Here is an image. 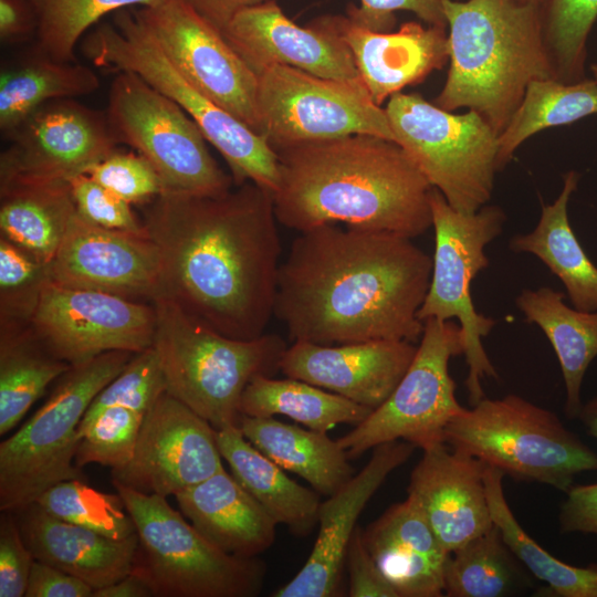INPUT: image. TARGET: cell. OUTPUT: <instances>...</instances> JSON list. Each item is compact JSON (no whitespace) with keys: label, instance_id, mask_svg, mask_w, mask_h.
I'll return each instance as SVG.
<instances>
[{"label":"cell","instance_id":"obj_1","mask_svg":"<svg viewBox=\"0 0 597 597\" xmlns=\"http://www.w3.org/2000/svg\"><path fill=\"white\" fill-rule=\"evenodd\" d=\"M273 193L251 181L219 195L161 192L143 223L160 256V294L229 337L274 315L281 243Z\"/></svg>","mask_w":597,"mask_h":597},{"label":"cell","instance_id":"obj_2","mask_svg":"<svg viewBox=\"0 0 597 597\" xmlns=\"http://www.w3.org/2000/svg\"><path fill=\"white\" fill-rule=\"evenodd\" d=\"M432 258L405 235L322 224L280 264L274 316L293 342L417 343Z\"/></svg>","mask_w":597,"mask_h":597},{"label":"cell","instance_id":"obj_3","mask_svg":"<svg viewBox=\"0 0 597 597\" xmlns=\"http://www.w3.org/2000/svg\"><path fill=\"white\" fill-rule=\"evenodd\" d=\"M275 153L274 211L289 229L342 222L413 239L432 227V186L396 142L354 134Z\"/></svg>","mask_w":597,"mask_h":597},{"label":"cell","instance_id":"obj_4","mask_svg":"<svg viewBox=\"0 0 597 597\" xmlns=\"http://www.w3.org/2000/svg\"><path fill=\"white\" fill-rule=\"evenodd\" d=\"M540 3L443 0L449 71L434 104L467 107L502 133L534 80L557 78Z\"/></svg>","mask_w":597,"mask_h":597},{"label":"cell","instance_id":"obj_5","mask_svg":"<svg viewBox=\"0 0 597 597\" xmlns=\"http://www.w3.org/2000/svg\"><path fill=\"white\" fill-rule=\"evenodd\" d=\"M158 354L167 392L217 430L239 426L248 384L259 375L273 376L286 349L282 337L263 334L253 339L226 336L196 320L175 302H153Z\"/></svg>","mask_w":597,"mask_h":597},{"label":"cell","instance_id":"obj_6","mask_svg":"<svg viewBox=\"0 0 597 597\" xmlns=\"http://www.w3.org/2000/svg\"><path fill=\"white\" fill-rule=\"evenodd\" d=\"M95 66L133 72L176 102L198 125L228 164L237 186L254 182L271 192L279 186V160L268 142L197 90L175 66L136 9L113 13L112 23L95 28L82 43Z\"/></svg>","mask_w":597,"mask_h":597},{"label":"cell","instance_id":"obj_7","mask_svg":"<svg viewBox=\"0 0 597 597\" xmlns=\"http://www.w3.org/2000/svg\"><path fill=\"white\" fill-rule=\"evenodd\" d=\"M444 442L515 480L563 492L577 474L597 470V453L554 412L516 395L463 408L447 426Z\"/></svg>","mask_w":597,"mask_h":597},{"label":"cell","instance_id":"obj_8","mask_svg":"<svg viewBox=\"0 0 597 597\" xmlns=\"http://www.w3.org/2000/svg\"><path fill=\"white\" fill-rule=\"evenodd\" d=\"M134 353L113 350L72 365L48 400L0 443V511H19L59 482L83 479L77 428L96 395Z\"/></svg>","mask_w":597,"mask_h":597},{"label":"cell","instance_id":"obj_9","mask_svg":"<svg viewBox=\"0 0 597 597\" xmlns=\"http://www.w3.org/2000/svg\"><path fill=\"white\" fill-rule=\"evenodd\" d=\"M139 540L135 566L156 597H254L266 566L259 557L223 552L205 537L165 496L113 483Z\"/></svg>","mask_w":597,"mask_h":597},{"label":"cell","instance_id":"obj_10","mask_svg":"<svg viewBox=\"0 0 597 597\" xmlns=\"http://www.w3.org/2000/svg\"><path fill=\"white\" fill-rule=\"evenodd\" d=\"M395 142L457 211L473 213L491 199L499 135L476 112L453 114L401 92L385 108Z\"/></svg>","mask_w":597,"mask_h":597},{"label":"cell","instance_id":"obj_11","mask_svg":"<svg viewBox=\"0 0 597 597\" xmlns=\"http://www.w3.org/2000/svg\"><path fill=\"white\" fill-rule=\"evenodd\" d=\"M434 253L428 292L418 311V318L458 320L461 326L468 376L465 387L471 405L484 397L481 380L498 377L482 338L495 326V321L480 314L471 296V283L489 265L486 245L503 230L505 214L496 206H483L473 213L453 209L432 188L430 197Z\"/></svg>","mask_w":597,"mask_h":597},{"label":"cell","instance_id":"obj_12","mask_svg":"<svg viewBox=\"0 0 597 597\" xmlns=\"http://www.w3.org/2000/svg\"><path fill=\"white\" fill-rule=\"evenodd\" d=\"M106 118L117 144H126L156 170L163 192L219 195L232 177L218 165L191 117L133 72L113 78Z\"/></svg>","mask_w":597,"mask_h":597},{"label":"cell","instance_id":"obj_13","mask_svg":"<svg viewBox=\"0 0 597 597\" xmlns=\"http://www.w3.org/2000/svg\"><path fill=\"white\" fill-rule=\"evenodd\" d=\"M423 324L416 355L390 396L337 440L349 460L394 440L422 450L444 442L447 426L463 410L449 373L451 357L464 352L461 326L437 318Z\"/></svg>","mask_w":597,"mask_h":597},{"label":"cell","instance_id":"obj_14","mask_svg":"<svg viewBox=\"0 0 597 597\" xmlns=\"http://www.w3.org/2000/svg\"><path fill=\"white\" fill-rule=\"evenodd\" d=\"M260 135L280 149L354 134L395 142L387 113L363 81H338L271 65L258 74Z\"/></svg>","mask_w":597,"mask_h":597},{"label":"cell","instance_id":"obj_15","mask_svg":"<svg viewBox=\"0 0 597 597\" xmlns=\"http://www.w3.org/2000/svg\"><path fill=\"white\" fill-rule=\"evenodd\" d=\"M30 326L56 357L77 365L106 352L153 346L156 311L153 303L51 280Z\"/></svg>","mask_w":597,"mask_h":597},{"label":"cell","instance_id":"obj_16","mask_svg":"<svg viewBox=\"0 0 597 597\" xmlns=\"http://www.w3.org/2000/svg\"><path fill=\"white\" fill-rule=\"evenodd\" d=\"M0 155V188L67 181L116 150L106 114L73 98L36 108L9 136Z\"/></svg>","mask_w":597,"mask_h":597},{"label":"cell","instance_id":"obj_17","mask_svg":"<svg viewBox=\"0 0 597 597\" xmlns=\"http://www.w3.org/2000/svg\"><path fill=\"white\" fill-rule=\"evenodd\" d=\"M166 55L212 102L260 135L258 75L186 0L136 9Z\"/></svg>","mask_w":597,"mask_h":597},{"label":"cell","instance_id":"obj_18","mask_svg":"<svg viewBox=\"0 0 597 597\" xmlns=\"http://www.w3.org/2000/svg\"><path fill=\"white\" fill-rule=\"evenodd\" d=\"M217 429L167 391L145 413L133 459L112 482L176 496L223 470Z\"/></svg>","mask_w":597,"mask_h":597},{"label":"cell","instance_id":"obj_19","mask_svg":"<svg viewBox=\"0 0 597 597\" xmlns=\"http://www.w3.org/2000/svg\"><path fill=\"white\" fill-rule=\"evenodd\" d=\"M51 279L153 303L160 294L159 250L149 234L106 229L72 218L50 263Z\"/></svg>","mask_w":597,"mask_h":597},{"label":"cell","instance_id":"obj_20","mask_svg":"<svg viewBox=\"0 0 597 597\" xmlns=\"http://www.w3.org/2000/svg\"><path fill=\"white\" fill-rule=\"evenodd\" d=\"M222 34L256 75L284 65L324 78L362 81L348 46L321 18L301 27L275 0L242 10Z\"/></svg>","mask_w":597,"mask_h":597},{"label":"cell","instance_id":"obj_21","mask_svg":"<svg viewBox=\"0 0 597 597\" xmlns=\"http://www.w3.org/2000/svg\"><path fill=\"white\" fill-rule=\"evenodd\" d=\"M416 447L394 440L374 448L366 465L339 490L321 502L318 533L303 567L273 597H335L341 583L349 542L356 523L388 475L402 465Z\"/></svg>","mask_w":597,"mask_h":597},{"label":"cell","instance_id":"obj_22","mask_svg":"<svg viewBox=\"0 0 597 597\" xmlns=\"http://www.w3.org/2000/svg\"><path fill=\"white\" fill-rule=\"evenodd\" d=\"M417 345L370 341L322 345L296 341L280 362L286 376L341 395L370 409L392 392L410 366Z\"/></svg>","mask_w":597,"mask_h":597},{"label":"cell","instance_id":"obj_23","mask_svg":"<svg viewBox=\"0 0 597 597\" xmlns=\"http://www.w3.org/2000/svg\"><path fill=\"white\" fill-rule=\"evenodd\" d=\"M422 451L410 474L408 496L451 554L494 525L484 484L485 464L446 442Z\"/></svg>","mask_w":597,"mask_h":597},{"label":"cell","instance_id":"obj_24","mask_svg":"<svg viewBox=\"0 0 597 597\" xmlns=\"http://www.w3.org/2000/svg\"><path fill=\"white\" fill-rule=\"evenodd\" d=\"M321 19L348 46L364 85L379 106L402 88L422 82L449 60L446 28L407 22L396 32H378L348 17Z\"/></svg>","mask_w":597,"mask_h":597},{"label":"cell","instance_id":"obj_25","mask_svg":"<svg viewBox=\"0 0 597 597\" xmlns=\"http://www.w3.org/2000/svg\"><path fill=\"white\" fill-rule=\"evenodd\" d=\"M363 541L397 597L443 596V548L413 499L391 505L362 530Z\"/></svg>","mask_w":597,"mask_h":597},{"label":"cell","instance_id":"obj_26","mask_svg":"<svg viewBox=\"0 0 597 597\" xmlns=\"http://www.w3.org/2000/svg\"><path fill=\"white\" fill-rule=\"evenodd\" d=\"M14 513L34 559L73 575L94 589L116 583L135 567L137 533L114 540L56 519L35 502Z\"/></svg>","mask_w":597,"mask_h":597},{"label":"cell","instance_id":"obj_27","mask_svg":"<svg viewBox=\"0 0 597 597\" xmlns=\"http://www.w3.org/2000/svg\"><path fill=\"white\" fill-rule=\"evenodd\" d=\"M175 498L184 516L226 553L259 557L274 543L276 522L224 469Z\"/></svg>","mask_w":597,"mask_h":597},{"label":"cell","instance_id":"obj_28","mask_svg":"<svg viewBox=\"0 0 597 597\" xmlns=\"http://www.w3.org/2000/svg\"><path fill=\"white\" fill-rule=\"evenodd\" d=\"M223 460L235 480L263 506L276 524L295 536L310 535L318 521L320 494L286 475L284 469L256 449L239 426L217 430Z\"/></svg>","mask_w":597,"mask_h":597},{"label":"cell","instance_id":"obj_29","mask_svg":"<svg viewBox=\"0 0 597 597\" xmlns=\"http://www.w3.org/2000/svg\"><path fill=\"white\" fill-rule=\"evenodd\" d=\"M579 181L570 170L563 177L559 196L543 206L536 227L528 233L515 234L509 247L514 252L538 258L563 283L573 307L597 311V266L586 254L568 219V202Z\"/></svg>","mask_w":597,"mask_h":597},{"label":"cell","instance_id":"obj_30","mask_svg":"<svg viewBox=\"0 0 597 597\" xmlns=\"http://www.w3.org/2000/svg\"><path fill=\"white\" fill-rule=\"evenodd\" d=\"M239 428L263 454L285 471L304 479L318 494L329 496L354 475L344 449L326 432L304 429L274 417L242 415Z\"/></svg>","mask_w":597,"mask_h":597},{"label":"cell","instance_id":"obj_31","mask_svg":"<svg viewBox=\"0 0 597 597\" xmlns=\"http://www.w3.org/2000/svg\"><path fill=\"white\" fill-rule=\"evenodd\" d=\"M515 302L526 322L537 325L549 341L565 384V413L577 418L584 377L597 357V311L569 307L564 294L548 286L523 290Z\"/></svg>","mask_w":597,"mask_h":597},{"label":"cell","instance_id":"obj_32","mask_svg":"<svg viewBox=\"0 0 597 597\" xmlns=\"http://www.w3.org/2000/svg\"><path fill=\"white\" fill-rule=\"evenodd\" d=\"M100 87L95 72L75 62H59L36 49L1 69L0 130L9 136L41 105L88 95Z\"/></svg>","mask_w":597,"mask_h":597},{"label":"cell","instance_id":"obj_33","mask_svg":"<svg viewBox=\"0 0 597 597\" xmlns=\"http://www.w3.org/2000/svg\"><path fill=\"white\" fill-rule=\"evenodd\" d=\"M76 213L67 181L0 188V235L51 263Z\"/></svg>","mask_w":597,"mask_h":597},{"label":"cell","instance_id":"obj_34","mask_svg":"<svg viewBox=\"0 0 597 597\" xmlns=\"http://www.w3.org/2000/svg\"><path fill=\"white\" fill-rule=\"evenodd\" d=\"M71 366L43 344L30 324L0 326V436L15 428Z\"/></svg>","mask_w":597,"mask_h":597},{"label":"cell","instance_id":"obj_35","mask_svg":"<svg viewBox=\"0 0 597 597\" xmlns=\"http://www.w3.org/2000/svg\"><path fill=\"white\" fill-rule=\"evenodd\" d=\"M240 410L250 417L285 416L327 432L341 423L358 425L373 409L304 380L255 376L245 387Z\"/></svg>","mask_w":597,"mask_h":597},{"label":"cell","instance_id":"obj_36","mask_svg":"<svg viewBox=\"0 0 597 597\" xmlns=\"http://www.w3.org/2000/svg\"><path fill=\"white\" fill-rule=\"evenodd\" d=\"M596 113L597 82L594 78L572 83L557 78L532 81L521 104L499 135V170L517 147L534 134Z\"/></svg>","mask_w":597,"mask_h":597},{"label":"cell","instance_id":"obj_37","mask_svg":"<svg viewBox=\"0 0 597 597\" xmlns=\"http://www.w3.org/2000/svg\"><path fill=\"white\" fill-rule=\"evenodd\" d=\"M505 474L485 465L484 484L493 523L503 541L526 568L556 597H597V564L585 567L559 561L535 542L520 525L503 490Z\"/></svg>","mask_w":597,"mask_h":597},{"label":"cell","instance_id":"obj_38","mask_svg":"<svg viewBox=\"0 0 597 597\" xmlns=\"http://www.w3.org/2000/svg\"><path fill=\"white\" fill-rule=\"evenodd\" d=\"M500 530H491L452 552L444 567L443 595L502 597L517 590L524 576Z\"/></svg>","mask_w":597,"mask_h":597},{"label":"cell","instance_id":"obj_39","mask_svg":"<svg viewBox=\"0 0 597 597\" xmlns=\"http://www.w3.org/2000/svg\"><path fill=\"white\" fill-rule=\"evenodd\" d=\"M164 0H29L36 22L35 49L59 62H75L83 34L104 15L134 6L155 7Z\"/></svg>","mask_w":597,"mask_h":597},{"label":"cell","instance_id":"obj_40","mask_svg":"<svg viewBox=\"0 0 597 597\" xmlns=\"http://www.w3.org/2000/svg\"><path fill=\"white\" fill-rule=\"evenodd\" d=\"M35 503L56 519L114 540L136 533L135 523L118 493L101 492L83 479L56 483L44 491Z\"/></svg>","mask_w":597,"mask_h":597},{"label":"cell","instance_id":"obj_41","mask_svg":"<svg viewBox=\"0 0 597 597\" xmlns=\"http://www.w3.org/2000/svg\"><path fill=\"white\" fill-rule=\"evenodd\" d=\"M545 38L557 80L584 77L586 42L597 20V0H547Z\"/></svg>","mask_w":597,"mask_h":597},{"label":"cell","instance_id":"obj_42","mask_svg":"<svg viewBox=\"0 0 597 597\" xmlns=\"http://www.w3.org/2000/svg\"><path fill=\"white\" fill-rule=\"evenodd\" d=\"M51 266L0 235V326L29 325Z\"/></svg>","mask_w":597,"mask_h":597},{"label":"cell","instance_id":"obj_43","mask_svg":"<svg viewBox=\"0 0 597 597\" xmlns=\"http://www.w3.org/2000/svg\"><path fill=\"white\" fill-rule=\"evenodd\" d=\"M144 416L123 406L102 410L77 433L76 467L97 463L112 471L124 468L133 459Z\"/></svg>","mask_w":597,"mask_h":597},{"label":"cell","instance_id":"obj_44","mask_svg":"<svg viewBox=\"0 0 597 597\" xmlns=\"http://www.w3.org/2000/svg\"><path fill=\"white\" fill-rule=\"evenodd\" d=\"M166 391L158 354L150 346L134 354L123 370L96 395L80 422L77 433L111 406H123L146 413Z\"/></svg>","mask_w":597,"mask_h":597},{"label":"cell","instance_id":"obj_45","mask_svg":"<svg viewBox=\"0 0 597 597\" xmlns=\"http://www.w3.org/2000/svg\"><path fill=\"white\" fill-rule=\"evenodd\" d=\"M86 174L130 205L149 202L163 192L154 167L135 151L115 150Z\"/></svg>","mask_w":597,"mask_h":597},{"label":"cell","instance_id":"obj_46","mask_svg":"<svg viewBox=\"0 0 597 597\" xmlns=\"http://www.w3.org/2000/svg\"><path fill=\"white\" fill-rule=\"evenodd\" d=\"M77 214L85 221L106 229L136 233L146 228L132 209V205L95 181L87 174L67 180Z\"/></svg>","mask_w":597,"mask_h":597},{"label":"cell","instance_id":"obj_47","mask_svg":"<svg viewBox=\"0 0 597 597\" xmlns=\"http://www.w3.org/2000/svg\"><path fill=\"white\" fill-rule=\"evenodd\" d=\"M34 557L12 511L0 516V597H24Z\"/></svg>","mask_w":597,"mask_h":597},{"label":"cell","instance_id":"obj_48","mask_svg":"<svg viewBox=\"0 0 597 597\" xmlns=\"http://www.w3.org/2000/svg\"><path fill=\"white\" fill-rule=\"evenodd\" d=\"M443 0H360V6H349L347 17L357 24L378 32H388L395 23L394 12L406 10L415 13L429 25L446 28Z\"/></svg>","mask_w":597,"mask_h":597},{"label":"cell","instance_id":"obj_49","mask_svg":"<svg viewBox=\"0 0 597 597\" xmlns=\"http://www.w3.org/2000/svg\"><path fill=\"white\" fill-rule=\"evenodd\" d=\"M345 567L350 597H397L384 577L363 541L362 528L356 527L349 542Z\"/></svg>","mask_w":597,"mask_h":597},{"label":"cell","instance_id":"obj_50","mask_svg":"<svg viewBox=\"0 0 597 597\" xmlns=\"http://www.w3.org/2000/svg\"><path fill=\"white\" fill-rule=\"evenodd\" d=\"M93 593L84 580L35 559L24 597H93Z\"/></svg>","mask_w":597,"mask_h":597},{"label":"cell","instance_id":"obj_51","mask_svg":"<svg viewBox=\"0 0 597 597\" xmlns=\"http://www.w3.org/2000/svg\"><path fill=\"white\" fill-rule=\"evenodd\" d=\"M559 511L564 533L597 535V483L572 485Z\"/></svg>","mask_w":597,"mask_h":597},{"label":"cell","instance_id":"obj_52","mask_svg":"<svg viewBox=\"0 0 597 597\" xmlns=\"http://www.w3.org/2000/svg\"><path fill=\"white\" fill-rule=\"evenodd\" d=\"M36 22L29 0H0V39L15 43L35 34Z\"/></svg>","mask_w":597,"mask_h":597},{"label":"cell","instance_id":"obj_53","mask_svg":"<svg viewBox=\"0 0 597 597\" xmlns=\"http://www.w3.org/2000/svg\"><path fill=\"white\" fill-rule=\"evenodd\" d=\"M200 15L221 33L242 10L270 0H186Z\"/></svg>","mask_w":597,"mask_h":597},{"label":"cell","instance_id":"obj_54","mask_svg":"<svg viewBox=\"0 0 597 597\" xmlns=\"http://www.w3.org/2000/svg\"><path fill=\"white\" fill-rule=\"evenodd\" d=\"M154 589L146 575L136 566L116 583L94 589L93 597H153Z\"/></svg>","mask_w":597,"mask_h":597},{"label":"cell","instance_id":"obj_55","mask_svg":"<svg viewBox=\"0 0 597 597\" xmlns=\"http://www.w3.org/2000/svg\"><path fill=\"white\" fill-rule=\"evenodd\" d=\"M577 418L582 421L588 434L597 439V396L582 406Z\"/></svg>","mask_w":597,"mask_h":597},{"label":"cell","instance_id":"obj_56","mask_svg":"<svg viewBox=\"0 0 597 597\" xmlns=\"http://www.w3.org/2000/svg\"><path fill=\"white\" fill-rule=\"evenodd\" d=\"M593 78L597 82V63L591 65Z\"/></svg>","mask_w":597,"mask_h":597},{"label":"cell","instance_id":"obj_57","mask_svg":"<svg viewBox=\"0 0 597 597\" xmlns=\"http://www.w3.org/2000/svg\"><path fill=\"white\" fill-rule=\"evenodd\" d=\"M527 1H533L540 4H544L547 0H527Z\"/></svg>","mask_w":597,"mask_h":597}]
</instances>
